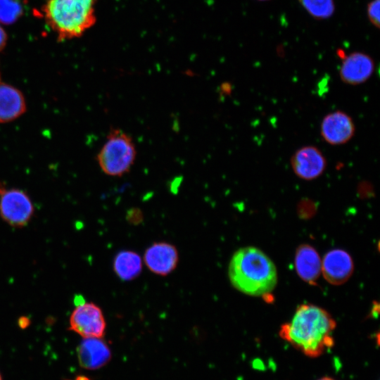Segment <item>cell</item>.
Masks as SVG:
<instances>
[{
    "label": "cell",
    "instance_id": "obj_1",
    "mask_svg": "<svg viewBox=\"0 0 380 380\" xmlns=\"http://www.w3.org/2000/svg\"><path fill=\"white\" fill-rule=\"evenodd\" d=\"M336 322L325 310L312 304L300 305L291 320L281 327L279 336L310 357H317L334 343Z\"/></svg>",
    "mask_w": 380,
    "mask_h": 380
},
{
    "label": "cell",
    "instance_id": "obj_2",
    "mask_svg": "<svg viewBox=\"0 0 380 380\" xmlns=\"http://www.w3.org/2000/svg\"><path fill=\"white\" fill-rule=\"evenodd\" d=\"M232 286L251 296L269 295L277 283V272L272 260L253 246L239 248L232 255L228 267Z\"/></svg>",
    "mask_w": 380,
    "mask_h": 380
},
{
    "label": "cell",
    "instance_id": "obj_3",
    "mask_svg": "<svg viewBox=\"0 0 380 380\" xmlns=\"http://www.w3.org/2000/svg\"><path fill=\"white\" fill-rule=\"evenodd\" d=\"M96 0H46L42 7L47 25L59 42L81 36L96 23Z\"/></svg>",
    "mask_w": 380,
    "mask_h": 380
},
{
    "label": "cell",
    "instance_id": "obj_4",
    "mask_svg": "<svg viewBox=\"0 0 380 380\" xmlns=\"http://www.w3.org/2000/svg\"><path fill=\"white\" fill-rule=\"evenodd\" d=\"M136 156L137 150L132 137L120 129L111 127L96 160L103 173L120 177L129 172Z\"/></svg>",
    "mask_w": 380,
    "mask_h": 380
},
{
    "label": "cell",
    "instance_id": "obj_5",
    "mask_svg": "<svg viewBox=\"0 0 380 380\" xmlns=\"http://www.w3.org/2000/svg\"><path fill=\"white\" fill-rule=\"evenodd\" d=\"M34 213L28 194L18 188H7L0 183V217L15 228L26 226Z\"/></svg>",
    "mask_w": 380,
    "mask_h": 380
},
{
    "label": "cell",
    "instance_id": "obj_6",
    "mask_svg": "<svg viewBox=\"0 0 380 380\" xmlns=\"http://www.w3.org/2000/svg\"><path fill=\"white\" fill-rule=\"evenodd\" d=\"M69 319V330L84 338H103L106 322L99 306L91 302L76 304Z\"/></svg>",
    "mask_w": 380,
    "mask_h": 380
},
{
    "label": "cell",
    "instance_id": "obj_7",
    "mask_svg": "<svg viewBox=\"0 0 380 380\" xmlns=\"http://www.w3.org/2000/svg\"><path fill=\"white\" fill-rule=\"evenodd\" d=\"M294 175L305 181L315 180L325 172L327 160L322 151L312 145L298 148L290 158Z\"/></svg>",
    "mask_w": 380,
    "mask_h": 380
},
{
    "label": "cell",
    "instance_id": "obj_8",
    "mask_svg": "<svg viewBox=\"0 0 380 380\" xmlns=\"http://www.w3.org/2000/svg\"><path fill=\"white\" fill-rule=\"evenodd\" d=\"M322 139L331 146L343 145L350 141L355 135V125L347 113L336 110L325 115L320 123Z\"/></svg>",
    "mask_w": 380,
    "mask_h": 380
},
{
    "label": "cell",
    "instance_id": "obj_9",
    "mask_svg": "<svg viewBox=\"0 0 380 380\" xmlns=\"http://www.w3.org/2000/svg\"><path fill=\"white\" fill-rule=\"evenodd\" d=\"M374 62L368 54L353 52L346 56L340 66L341 80L348 85H360L366 82L374 71Z\"/></svg>",
    "mask_w": 380,
    "mask_h": 380
},
{
    "label": "cell",
    "instance_id": "obj_10",
    "mask_svg": "<svg viewBox=\"0 0 380 380\" xmlns=\"http://www.w3.org/2000/svg\"><path fill=\"white\" fill-rule=\"evenodd\" d=\"M178 260L176 247L167 242L153 243L145 251L144 255V263L149 270L160 276L171 273L177 267Z\"/></svg>",
    "mask_w": 380,
    "mask_h": 380
},
{
    "label": "cell",
    "instance_id": "obj_11",
    "mask_svg": "<svg viewBox=\"0 0 380 380\" xmlns=\"http://www.w3.org/2000/svg\"><path fill=\"white\" fill-rule=\"evenodd\" d=\"M77 356L81 367L94 370L107 365L112 353L102 338H84L77 346Z\"/></svg>",
    "mask_w": 380,
    "mask_h": 380
},
{
    "label": "cell",
    "instance_id": "obj_12",
    "mask_svg": "<svg viewBox=\"0 0 380 380\" xmlns=\"http://www.w3.org/2000/svg\"><path fill=\"white\" fill-rule=\"evenodd\" d=\"M353 262L346 251L335 249L328 252L322 262V272L326 280L334 285L346 282L351 276Z\"/></svg>",
    "mask_w": 380,
    "mask_h": 380
},
{
    "label": "cell",
    "instance_id": "obj_13",
    "mask_svg": "<svg viewBox=\"0 0 380 380\" xmlns=\"http://www.w3.org/2000/svg\"><path fill=\"white\" fill-rule=\"evenodd\" d=\"M26 100L15 87L0 82V123L12 122L26 111Z\"/></svg>",
    "mask_w": 380,
    "mask_h": 380
},
{
    "label": "cell",
    "instance_id": "obj_14",
    "mask_svg": "<svg viewBox=\"0 0 380 380\" xmlns=\"http://www.w3.org/2000/svg\"><path fill=\"white\" fill-rule=\"evenodd\" d=\"M295 266L299 277L311 284L316 281L322 272V261L317 252L314 248L306 244L297 249Z\"/></svg>",
    "mask_w": 380,
    "mask_h": 380
},
{
    "label": "cell",
    "instance_id": "obj_15",
    "mask_svg": "<svg viewBox=\"0 0 380 380\" xmlns=\"http://www.w3.org/2000/svg\"><path fill=\"white\" fill-rule=\"evenodd\" d=\"M113 270L122 281H131L137 277L142 270L140 256L131 251L119 252L113 260Z\"/></svg>",
    "mask_w": 380,
    "mask_h": 380
},
{
    "label": "cell",
    "instance_id": "obj_16",
    "mask_svg": "<svg viewBox=\"0 0 380 380\" xmlns=\"http://www.w3.org/2000/svg\"><path fill=\"white\" fill-rule=\"evenodd\" d=\"M313 18L322 20L331 17L335 9L334 0H298Z\"/></svg>",
    "mask_w": 380,
    "mask_h": 380
},
{
    "label": "cell",
    "instance_id": "obj_17",
    "mask_svg": "<svg viewBox=\"0 0 380 380\" xmlns=\"http://www.w3.org/2000/svg\"><path fill=\"white\" fill-rule=\"evenodd\" d=\"M23 0H0V23L10 25L23 13Z\"/></svg>",
    "mask_w": 380,
    "mask_h": 380
},
{
    "label": "cell",
    "instance_id": "obj_18",
    "mask_svg": "<svg viewBox=\"0 0 380 380\" xmlns=\"http://www.w3.org/2000/svg\"><path fill=\"white\" fill-rule=\"evenodd\" d=\"M379 2L380 0H372L370 1L367 7V13L371 23L379 28Z\"/></svg>",
    "mask_w": 380,
    "mask_h": 380
},
{
    "label": "cell",
    "instance_id": "obj_19",
    "mask_svg": "<svg viewBox=\"0 0 380 380\" xmlns=\"http://www.w3.org/2000/svg\"><path fill=\"white\" fill-rule=\"evenodd\" d=\"M127 220L132 223H139L142 219V213L137 208H132L127 212Z\"/></svg>",
    "mask_w": 380,
    "mask_h": 380
},
{
    "label": "cell",
    "instance_id": "obj_20",
    "mask_svg": "<svg viewBox=\"0 0 380 380\" xmlns=\"http://www.w3.org/2000/svg\"><path fill=\"white\" fill-rule=\"evenodd\" d=\"M7 36L4 29L0 26V51L5 47Z\"/></svg>",
    "mask_w": 380,
    "mask_h": 380
},
{
    "label": "cell",
    "instance_id": "obj_21",
    "mask_svg": "<svg viewBox=\"0 0 380 380\" xmlns=\"http://www.w3.org/2000/svg\"><path fill=\"white\" fill-rule=\"evenodd\" d=\"M30 323V319L27 317H21L18 319V325L21 328L27 327Z\"/></svg>",
    "mask_w": 380,
    "mask_h": 380
},
{
    "label": "cell",
    "instance_id": "obj_22",
    "mask_svg": "<svg viewBox=\"0 0 380 380\" xmlns=\"http://www.w3.org/2000/svg\"><path fill=\"white\" fill-rule=\"evenodd\" d=\"M74 380H89V379L85 376H77Z\"/></svg>",
    "mask_w": 380,
    "mask_h": 380
},
{
    "label": "cell",
    "instance_id": "obj_23",
    "mask_svg": "<svg viewBox=\"0 0 380 380\" xmlns=\"http://www.w3.org/2000/svg\"><path fill=\"white\" fill-rule=\"evenodd\" d=\"M317 380H336L331 377H329V376H324V377H322Z\"/></svg>",
    "mask_w": 380,
    "mask_h": 380
},
{
    "label": "cell",
    "instance_id": "obj_24",
    "mask_svg": "<svg viewBox=\"0 0 380 380\" xmlns=\"http://www.w3.org/2000/svg\"><path fill=\"white\" fill-rule=\"evenodd\" d=\"M0 380H2V376L1 374H0Z\"/></svg>",
    "mask_w": 380,
    "mask_h": 380
},
{
    "label": "cell",
    "instance_id": "obj_25",
    "mask_svg": "<svg viewBox=\"0 0 380 380\" xmlns=\"http://www.w3.org/2000/svg\"><path fill=\"white\" fill-rule=\"evenodd\" d=\"M259 1H266V0H259Z\"/></svg>",
    "mask_w": 380,
    "mask_h": 380
}]
</instances>
